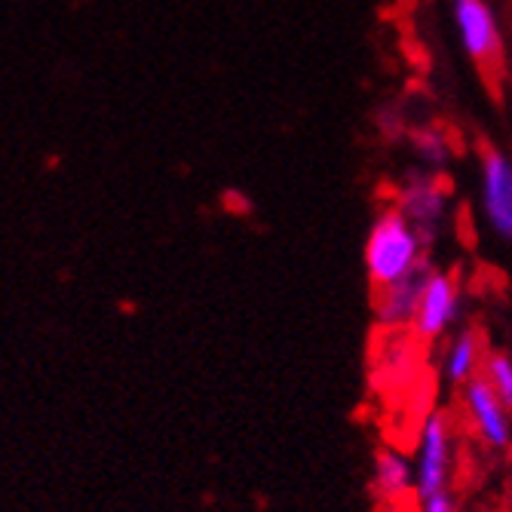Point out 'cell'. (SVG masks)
<instances>
[{"mask_svg":"<svg viewBox=\"0 0 512 512\" xmlns=\"http://www.w3.org/2000/svg\"><path fill=\"white\" fill-rule=\"evenodd\" d=\"M424 249H427L424 234L399 209L381 212L375 224H371L362 249L368 283L375 289L399 283V279L414 273L421 264H427Z\"/></svg>","mask_w":512,"mask_h":512,"instance_id":"6da1fadb","label":"cell"},{"mask_svg":"<svg viewBox=\"0 0 512 512\" xmlns=\"http://www.w3.org/2000/svg\"><path fill=\"white\" fill-rule=\"evenodd\" d=\"M414 497L424 500L430 494L448 491L454 470V427L445 411H430L417 430L414 445Z\"/></svg>","mask_w":512,"mask_h":512,"instance_id":"7a4b0ae2","label":"cell"},{"mask_svg":"<svg viewBox=\"0 0 512 512\" xmlns=\"http://www.w3.org/2000/svg\"><path fill=\"white\" fill-rule=\"evenodd\" d=\"M460 405L476 439L491 451L512 448V408L491 390V384L479 375L467 387H460Z\"/></svg>","mask_w":512,"mask_h":512,"instance_id":"3957f363","label":"cell"},{"mask_svg":"<svg viewBox=\"0 0 512 512\" xmlns=\"http://www.w3.org/2000/svg\"><path fill=\"white\" fill-rule=\"evenodd\" d=\"M479 206L491 234L512 243V157L488 148L479 163Z\"/></svg>","mask_w":512,"mask_h":512,"instance_id":"277c9868","label":"cell"},{"mask_svg":"<svg viewBox=\"0 0 512 512\" xmlns=\"http://www.w3.org/2000/svg\"><path fill=\"white\" fill-rule=\"evenodd\" d=\"M463 313V292L457 286V279L445 270L430 273L421 304H417V316L411 322L414 338L421 341H442Z\"/></svg>","mask_w":512,"mask_h":512,"instance_id":"5b68a950","label":"cell"},{"mask_svg":"<svg viewBox=\"0 0 512 512\" xmlns=\"http://www.w3.org/2000/svg\"><path fill=\"white\" fill-rule=\"evenodd\" d=\"M451 19L470 59L491 62L500 53V25L488 0H451Z\"/></svg>","mask_w":512,"mask_h":512,"instance_id":"8992f818","label":"cell"},{"mask_svg":"<svg viewBox=\"0 0 512 512\" xmlns=\"http://www.w3.org/2000/svg\"><path fill=\"white\" fill-rule=\"evenodd\" d=\"M396 209L421 230L424 240L430 243L433 234L442 227L445 212H448V191L442 188V181H436L433 175H414L411 181H405V188L399 191V203Z\"/></svg>","mask_w":512,"mask_h":512,"instance_id":"52a82bcc","label":"cell"},{"mask_svg":"<svg viewBox=\"0 0 512 512\" xmlns=\"http://www.w3.org/2000/svg\"><path fill=\"white\" fill-rule=\"evenodd\" d=\"M433 267L430 261L421 264L414 273H408L405 279L393 286H384L378 289V298H375V316L384 329H411V322L417 316V304H421V295H424V286L430 279Z\"/></svg>","mask_w":512,"mask_h":512,"instance_id":"ba28073f","label":"cell"},{"mask_svg":"<svg viewBox=\"0 0 512 512\" xmlns=\"http://www.w3.org/2000/svg\"><path fill=\"white\" fill-rule=\"evenodd\" d=\"M485 344L482 338L473 332V329H463L457 332L445 353H442V365H439V375L448 387L460 390V387H467L470 381H476L482 375V368H485Z\"/></svg>","mask_w":512,"mask_h":512,"instance_id":"9c48e42d","label":"cell"},{"mask_svg":"<svg viewBox=\"0 0 512 512\" xmlns=\"http://www.w3.org/2000/svg\"><path fill=\"white\" fill-rule=\"evenodd\" d=\"M375 494L387 503H399L414 491V460L399 448H381L375 457V473H371Z\"/></svg>","mask_w":512,"mask_h":512,"instance_id":"30bf717a","label":"cell"},{"mask_svg":"<svg viewBox=\"0 0 512 512\" xmlns=\"http://www.w3.org/2000/svg\"><path fill=\"white\" fill-rule=\"evenodd\" d=\"M482 378L512 408V356H506V353H488L485 368H482Z\"/></svg>","mask_w":512,"mask_h":512,"instance_id":"8fae6325","label":"cell"},{"mask_svg":"<svg viewBox=\"0 0 512 512\" xmlns=\"http://www.w3.org/2000/svg\"><path fill=\"white\" fill-rule=\"evenodd\" d=\"M414 151H417V157H421L433 169H439V166H445L451 160V145H448V138L439 129L414 132Z\"/></svg>","mask_w":512,"mask_h":512,"instance_id":"7c38bea8","label":"cell"},{"mask_svg":"<svg viewBox=\"0 0 512 512\" xmlns=\"http://www.w3.org/2000/svg\"><path fill=\"white\" fill-rule=\"evenodd\" d=\"M421 503V512H460L457 509V500L451 491H439V494H430L424 500H417Z\"/></svg>","mask_w":512,"mask_h":512,"instance_id":"4fadbf2b","label":"cell"}]
</instances>
